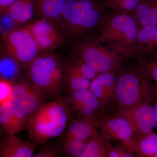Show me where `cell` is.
<instances>
[{
  "label": "cell",
  "instance_id": "cell-1",
  "mask_svg": "<svg viewBox=\"0 0 157 157\" xmlns=\"http://www.w3.org/2000/svg\"><path fill=\"white\" fill-rule=\"evenodd\" d=\"M109 11L105 0H67L62 16L66 41L73 46L98 33Z\"/></svg>",
  "mask_w": 157,
  "mask_h": 157
},
{
  "label": "cell",
  "instance_id": "cell-2",
  "mask_svg": "<svg viewBox=\"0 0 157 157\" xmlns=\"http://www.w3.org/2000/svg\"><path fill=\"white\" fill-rule=\"evenodd\" d=\"M117 78L113 103L114 113H124L145 101L153 102L154 83L137 65L126 64L117 71Z\"/></svg>",
  "mask_w": 157,
  "mask_h": 157
},
{
  "label": "cell",
  "instance_id": "cell-3",
  "mask_svg": "<svg viewBox=\"0 0 157 157\" xmlns=\"http://www.w3.org/2000/svg\"><path fill=\"white\" fill-rule=\"evenodd\" d=\"M70 114L68 102L62 97L42 103L30 117L27 128L32 142L44 144L61 135L67 128Z\"/></svg>",
  "mask_w": 157,
  "mask_h": 157
},
{
  "label": "cell",
  "instance_id": "cell-4",
  "mask_svg": "<svg viewBox=\"0 0 157 157\" xmlns=\"http://www.w3.org/2000/svg\"><path fill=\"white\" fill-rule=\"evenodd\" d=\"M139 25L132 14L109 11L97 36L99 39L126 58H134Z\"/></svg>",
  "mask_w": 157,
  "mask_h": 157
},
{
  "label": "cell",
  "instance_id": "cell-5",
  "mask_svg": "<svg viewBox=\"0 0 157 157\" xmlns=\"http://www.w3.org/2000/svg\"><path fill=\"white\" fill-rule=\"evenodd\" d=\"M72 48L73 53L98 73L117 71L128 60L101 42L97 34L82 40Z\"/></svg>",
  "mask_w": 157,
  "mask_h": 157
},
{
  "label": "cell",
  "instance_id": "cell-6",
  "mask_svg": "<svg viewBox=\"0 0 157 157\" xmlns=\"http://www.w3.org/2000/svg\"><path fill=\"white\" fill-rule=\"evenodd\" d=\"M3 40L8 56L25 70L41 53L33 36L25 26L11 29L4 34Z\"/></svg>",
  "mask_w": 157,
  "mask_h": 157
},
{
  "label": "cell",
  "instance_id": "cell-7",
  "mask_svg": "<svg viewBox=\"0 0 157 157\" xmlns=\"http://www.w3.org/2000/svg\"><path fill=\"white\" fill-rule=\"evenodd\" d=\"M61 61L52 51L45 52L39 54L25 69L32 85L45 97L53 96L52 76Z\"/></svg>",
  "mask_w": 157,
  "mask_h": 157
},
{
  "label": "cell",
  "instance_id": "cell-8",
  "mask_svg": "<svg viewBox=\"0 0 157 157\" xmlns=\"http://www.w3.org/2000/svg\"><path fill=\"white\" fill-rule=\"evenodd\" d=\"M67 102L70 111L76 113L78 119L86 121L97 128L106 117L104 107L89 89L70 91Z\"/></svg>",
  "mask_w": 157,
  "mask_h": 157
},
{
  "label": "cell",
  "instance_id": "cell-9",
  "mask_svg": "<svg viewBox=\"0 0 157 157\" xmlns=\"http://www.w3.org/2000/svg\"><path fill=\"white\" fill-rule=\"evenodd\" d=\"M25 27L34 38L40 53L55 50L67 41L62 31L46 20H37Z\"/></svg>",
  "mask_w": 157,
  "mask_h": 157
},
{
  "label": "cell",
  "instance_id": "cell-10",
  "mask_svg": "<svg viewBox=\"0 0 157 157\" xmlns=\"http://www.w3.org/2000/svg\"><path fill=\"white\" fill-rule=\"evenodd\" d=\"M153 103L151 101L142 102L130 111L122 113L131 124L133 137L154 132L156 125Z\"/></svg>",
  "mask_w": 157,
  "mask_h": 157
},
{
  "label": "cell",
  "instance_id": "cell-11",
  "mask_svg": "<svg viewBox=\"0 0 157 157\" xmlns=\"http://www.w3.org/2000/svg\"><path fill=\"white\" fill-rule=\"evenodd\" d=\"M98 128L101 135L110 140H120L127 144L133 137L131 124L122 113H115L104 118Z\"/></svg>",
  "mask_w": 157,
  "mask_h": 157
},
{
  "label": "cell",
  "instance_id": "cell-12",
  "mask_svg": "<svg viewBox=\"0 0 157 157\" xmlns=\"http://www.w3.org/2000/svg\"><path fill=\"white\" fill-rule=\"evenodd\" d=\"M45 97L27 82L13 84L11 101L29 117L43 103Z\"/></svg>",
  "mask_w": 157,
  "mask_h": 157
},
{
  "label": "cell",
  "instance_id": "cell-13",
  "mask_svg": "<svg viewBox=\"0 0 157 157\" xmlns=\"http://www.w3.org/2000/svg\"><path fill=\"white\" fill-rule=\"evenodd\" d=\"M117 78V71H109L99 73L91 81L89 89L98 98L106 113L113 103Z\"/></svg>",
  "mask_w": 157,
  "mask_h": 157
},
{
  "label": "cell",
  "instance_id": "cell-14",
  "mask_svg": "<svg viewBox=\"0 0 157 157\" xmlns=\"http://www.w3.org/2000/svg\"><path fill=\"white\" fill-rule=\"evenodd\" d=\"M157 58V26H146L140 28L135 45V59L140 61Z\"/></svg>",
  "mask_w": 157,
  "mask_h": 157
},
{
  "label": "cell",
  "instance_id": "cell-15",
  "mask_svg": "<svg viewBox=\"0 0 157 157\" xmlns=\"http://www.w3.org/2000/svg\"><path fill=\"white\" fill-rule=\"evenodd\" d=\"M67 1L36 0L35 12L40 19L46 20L52 23L63 33L62 16Z\"/></svg>",
  "mask_w": 157,
  "mask_h": 157
},
{
  "label": "cell",
  "instance_id": "cell-16",
  "mask_svg": "<svg viewBox=\"0 0 157 157\" xmlns=\"http://www.w3.org/2000/svg\"><path fill=\"white\" fill-rule=\"evenodd\" d=\"M36 144L25 141L15 135H8L0 144L1 157H32Z\"/></svg>",
  "mask_w": 157,
  "mask_h": 157
},
{
  "label": "cell",
  "instance_id": "cell-17",
  "mask_svg": "<svg viewBox=\"0 0 157 157\" xmlns=\"http://www.w3.org/2000/svg\"><path fill=\"white\" fill-rule=\"evenodd\" d=\"M125 144L137 157H157V134L154 132L133 137Z\"/></svg>",
  "mask_w": 157,
  "mask_h": 157
},
{
  "label": "cell",
  "instance_id": "cell-18",
  "mask_svg": "<svg viewBox=\"0 0 157 157\" xmlns=\"http://www.w3.org/2000/svg\"><path fill=\"white\" fill-rule=\"evenodd\" d=\"M132 15L140 28L157 26V0H140Z\"/></svg>",
  "mask_w": 157,
  "mask_h": 157
},
{
  "label": "cell",
  "instance_id": "cell-19",
  "mask_svg": "<svg viewBox=\"0 0 157 157\" xmlns=\"http://www.w3.org/2000/svg\"><path fill=\"white\" fill-rule=\"evenodd\" d=\"M35 2L36 0H16L2 15L6 14L14 24L26 23L33 16Z\"/></svg>",
  "mask_w": 157,
  "mask_h": 157
},
{
  "label": "cell",
  "instance_id": "cell-20",
  "mask_svg": "<svg viewBox=\"0 0 157 157\" xmlns=\"http://www.w3.org/2000/svg\"><path fill=\"white\" fill-rule=\"evenodd\" d=\"M113 147L110 140L98 131L87 140L79 157H107Z\"/></svg>",
  "mask_w": 157,
  "mask_h": 157
},
{
  "label": "cell",
  "instance_id": "cell-21",
  "mask_svg": "<svg viewBox=\"0 0 157 157\" xmlns=\"http://www.w3.org/2000/svg\"><path fill=\"white\" fill-rule=\"evenodd\" d=\"M64 80L70 91L89 89L91 81L82 75L68 63L64 64Z\"/></svg>",
  "mask_w": 157,
  "mask_h": 157
},
{
  "label": "cell",
  "instance_id": "cell-22",
  "mask_svg": "<svg viewBox=\"0 0 157 157\" xmlns=\"http://www.w3.org/2000/svg\"><path fill=\"white\" fill-rule=\"evenodd\" d=\"M14 103L7 101L0 106V124L3 131L8 135H15L21 132L14 119L13 113Z\"/></svg>",
  "mask_w": 157,
  "mask_h": 157
},
{
  "label": "cell",
  "instance_id": "cell-23",
  "mask_svg": "<svg viewBox=\"0 0 157 157\" xmlns=\"http://www.w3.org/2000/svg\"><path fill=\"white\" fill-rule=\"evenodd\" d=\"M97 131V128L93 124L86 121L78 119L71 123L66 135H70L87 142Z\"/></svg>",
  "mask_w": 157,
  "mask_h": 157
},
{
  "label": "cell",
  "instance_id": "cell-24",
  "mask_svg": "<svg viewBox=\"0 0 157 157\" xmlns=\"http://www.w3.org/2000/svg\"><path fill=\"white\" fill-rule=\"evenodd\" d=\"M86 142L73 136L66 135L63 141V152L68 156L79 157L84 150Z\"/></svg>",
  "mask_w": 157,
  "mask_h": 157
},
{
  "label": "cell",
  "instance_id": "cell-25",
  "mask_svg": "<svg viewBox=\"0 0 157 157\" xmlns=\"http://www.w3.org/2000/svg\"><path fill=\"white\" fill-rule=\"evenodd\" d=\"M140 0H105L110 11L132 14Z\"/></svg>",
  "mask_w": 157,
  "mask_h": 157
},
{
  "label": "cell",
  "instance_id": "cell-26",
  "mask_svg": "<svg viewBox=\"0 0 157 157\" xmlns=\"http://www.w3.org/2000/svg\"><path fill=\"white\" fill-rule=\"evenodd\" d=\"M67 63L78 71L82 75L90 80H93L99 74L89 65L73 52L70 55Z\"/></svg>",
  "mask_w": 157,
  "mask_h": 157
},
{
  "label": "cell",
  "instance_id": "cell-27",
  "mask_svg": "<svg viewBox=\"0 0 157 157\" xmlns=\"http://www.w3.org/2000/svg\"><path fill=\"white\" fill-rule=\"evenodd\" d=\"M136 65L147 77L155 82L157 86V59H149L136 61Z\"/></svg>",
  "mask_w": 157,
  "mask_h": 157
},
{
  "label": "cell",
  "instance_id": "cell-28",
  "mask_svg": "<svg viewBox=\"0 0 157 157\" xmlns=\"http://www.w3.org/2000/svg\"><path fill=\"white\" fill-rule=\"evenodd\" d=\"M13 83L12 81L3 77L0 79V106L11 101Z\"/></svg>",
  "mask_w": 157,
  "mask_h": 157
},
{
  "label": "cell",
  "instance_id": "cell-29",
  "mask_svg": "<svg viewBox=\"0 0 157 157\" xmlns=\"http://www.w3.org/2000/svg\"><path fill=\"white\" fill-rule=\"evenodd\" d=\"M137 155L128 147L122 142L116 147H113L107 157H136Z\"/></svg>",
  "mask_w": 157,
  "mask_h": 157
},
{
  "label": "cell",
  "instance_id": "cell-30",
  "mask_svg": "<svg viewBox=\"0 0 157 157\" xmlns=\"http://www.w3.org/2000/svg\"><path fill=\"white\" fill-rule=\"evenodd\" d=\"M34 157H59L57 152L52 147H42Z\"/></svg>",
  "mask_w": 157,
  "mask_h": 157
},
{
  "label": "cell",
  "instance_id": "cell-31",
  "mask_svg": "<svg viewBox=\"0 0 157 157\" xmlns=\"http://www.w3.org/2000/svg\"><path fill=\"white\" fill-rule=\"evenodd\" d=\"M16 0H0V11L2 15Z\"/></svg>",
  "mask_w": 157,
  "mask_h": 157
},
{
  "label": "cell",
  "instance_id": "cell-32",
  "mask_svg": "<svg viewBox=\"0 0 157 157\" xmlns=\"http://www.w3.org/2000/svg\"><path fill=\"white\" fill-rule=\"evenodd\" d=\"M155 92V98L153 101L154 110L155 121L156 127L157 128V86L154 83Z\"/></svg>",
  "mask_w": 157,
  "mask_h": 157
},
{
  "label": "cell",
  "instance_id": "cell-33",
  "mask_svg": "<svg viewBox=\"0 0 157 157\" xmlns=\"http://www.w3.org/2000/svg\"><path fill=\"white\" fill-rule=\"evenodd\" d=\"M156 59H157V58Z\"/></svg>",
  "mask_w": 157,
  "mask_h": 157
},
{
  "label": "cell",
  "instance_id": "cell-34",
  "mask_svg": "<svg viewBox=\"0 0 157 157\" xmlns=\"http://www.w3.org/2000/svg\"><path fill=\"white\" fill-rule=\"evenodd\" d=\"M156 59H157V58H156Z\"/></svg>",
  "mask_w": 157,
  "mask_h": 157
}]
</instances>
